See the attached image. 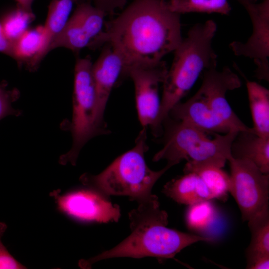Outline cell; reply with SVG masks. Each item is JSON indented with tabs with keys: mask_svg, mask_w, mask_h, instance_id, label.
<instances>
[{
	"mask_svg": "<svg viewBox=\"0 0 269 269\" xmlns=\"http://www.w3.org/2000/svg\"><path fill=\"white\" fill-rule=\"evenodd\" d=\"M180 14L171 11L165 0H132L116 18L105 23L91 48L106 43L122 56L126 70L156 64L181 43Z\"/></svg>",
	"mask_w": 269,
	"mask_h": 269,
	"instance_id": "6da1fadb",
	"label": "cell"
},
{
	"mask_svg": "<svg viewBox=\"0 0 269 269\" xmlns=\"http://www.w3.org/2000/svg\"><path fill=\"white\" fill-rule=\"evenodd\" d=\"M129 218L131 234L112 249L80 260L81 268L90 269L97 262L115 258L171 259L190 245L212 240L167 227L168 215L160 209L158 200L138 204L136 208L129 212Z\"/></svg>",
	"mask_w": 269,
	"mask_h": 269,
	"instance_id": "7a4b0ae2",
	"label": "cell"
},
{
	"mask_svg": "<svg viewBox=\"0 0 269 269\" xmlns=\"http://www.w3.org/2000/svg\"><path fill=\"white\" fill-rule=\"evenodd\" d=\"M216 30V23L212 19L196 23L174 51L172 63L162 83L160 109L152 128L154 134L161 132L162 123L171 110L188 93L204 71L217 65V56L212 45Z\"/></svg>",
	"mask_w": 269,
	"mask_h": 269,
	"instance_id": "3957f363",
	"label": "cell"
},
{
	"mask_svg": "<svg viewBox=\"0 0 269 269\" xmlns=\"http://www.w3.org/2000/svg\"><path fill=\"white\" fill-rule=\"evenodd\" d=\"M146 139V128L143 127L133 148L118 157L99 174L85 173L80 180L108 198L111 195L127 196L138 204L158 200L152 193V189L158 179L174 165L167 162L160 170L150 169L144 159L148 148Z\"/></svg>",
	"mask_w": 269,
	"mask_h": 269,
	"instance_id": "277c9868",
	"label": "cell"
},
{
	"mask_svg": "<svg viewBox=\"0 0 269 269\" xmlns=\"http://www.w3.org/2000/svg\"><path fill=\"white\" fill-rule=\"evenodd\" d=\"M165 131L162 148L153 161L165 159L174 165L182 160L190 163H209L223 167L232 157L231 145L238 132L215 134L209 138L203 131L168 117L163 122Z\"/></svg>",
	"mask_w": 269,
	"mask_h": 269,
	"instance_id": "5b68a950",
	"label": "cell"
},
{
	"mask_svg": "<svg viewBox=\"0 0 269 269\" xmlns=\"http://www.w3.org/2000/svg\"><path fill=\"white\" fill-rule=\"evenodd\" d=\"M89 58H78L74 69L73 113L69 126L73 143L70 150L61 156L59 162L75 165L84 145L97 135L106 134L96 121L97 96Z\"/></svg>",
	"mask_w": 269,
	"mask_h": 269,
	"instance_id": "8992f818",
	"label": "cell"
},
{
	"mask_svg": "<svg viewBox=\"0 0 269 269\" xmlns=\"http://www.w3.org/2000/svg\"><path fill=\"white\" fill-rule=\"evenodd\" d=\"M231 185L230 193L237 203L244 221L269 208V174L263 173L251 161L228 160Z\"/></svg>",
	"mask_w": 269,
	"mask_h": 269,
	"instance_id": "52a82bcc",
	"label": "cell"
},
{
	"mask_svg": "<svg viewBox=\"0 0 269 269\" xmlns=\"http://www.w3.org/2000/svg\"><path fill=\"white\" fill-rule=\"evenodd\" d=\"M247 11L253 25L252 35L246 42L234 41L229 44L234 54L253 60L257 66L255 77L269 81V0L257 3L238 1Z\"/></svg>",
	"mask_w": 269,
	"mask_h": 269,
	"instance_id": "ba28073f",
	"label": "cell"
},
{
	"mask_svg": "<svg viewBox=\"0 0 269 269\" xmlns=\"http://www.w3.org/2000/svg\"><path fill=\"white\" fill-rule=\"evenodd\" d=\"M217 65L207 69L202 73V84L198 91L204 97L213 112L230 131L252 132L234 113L228 103L226 94L241 86L238 76L229 67L218 71Z\"/></svg>",
	"mask_w": 269,
	"mask_h": 269,
	"instance_id": "9c48e42d",
	"label": "cell"
},
{
	"mask_svg": "<svg viewBox=\"0 0 269 269\" xmlns=\"http://www.w3.org/2000/svg\"><path fill=\"white\" fill-rule=\"evenodd\" d=\"M107 15L91 2H78L63 30L50 44L48 53L61 47L73 51L89 47L104 31Z\"/></svg>",
	"mask_w": 269,
	"mask_h": 269,
	"instance_id": "30bf717a",
	"label": "cell"
},
{
	"mask_svg": "<svg viewBox=\"0 0 269 269\" xmlns=\"http://www.w3.org/2000/svg\"><path fill=\"white\" fill-rule=\"evenodd\" d=\"M167 69L162 60L154 65L130 67L124 73V77H130L134 83L138 118L143 127L152 128L156 121L160 106L159 85Z\"/></svg>",
	"mask_w": 269,
	"mask_h": 269,
	"instance_id": "8fae6325",
	"label": "cell"
},
{
	"mask_svg": "<svg viewBox=\"0 0 269 269\" xmlns=\"http://www.w3.org/2000/svg\"><path fill=\"white\" fill-rule=\"evenodd\" d=\"M59 209L76 219L100 223L118 222L121 216L119 206L108 197L90 188L60 195L53 192Z\"/></svg>",
	"mask_w": 269,
	"mask_h": 269,
	"instance_id": "7c38bea8",
	"label": "cell"
},
{
	"mask_svg": "<svg viewBox=\"0 0 269 269\" xmlns=\"http://www.w3.org/2000/svg\"><path fill=\"white\" fill-rule=\"evenodd\" d=\"M125 63L121 55L109 44H105L100 56L92 66L95 86L97 106L96 121L98 127L106 134L104 121L106 107L111 91L119 78H122Z\"/></svg>",
	"mask_w": 269,
	"mask_h": 269,
	"instance_id": "4fadbf2b",
	"label": "cell"
},
{
	"mask_svg": "<svg viewBox=\"0 0 269 269\" xmlns=\"http://www.w3.org/2000/svg\"><path fill=\"white\" fill-rule=\"evenodd\" d=\"M172 119L188 123L208 134H226L230 131L211 110L198 91L184 103L175 105L169 112Z\"/></svg>",
	"mask_w": 269,
	"mask_h": 269,
	"instance_id": "5bb4252c",
	"label": "cell"
},
{
	"mask_svg": "<svg viewBox=\"0 0 269 269\" xmlns=\"http://www.w3.org/2000/svg\"><path fill=\"white\" fill-rule=\"evenodd\" d=\"M251 240L247 249V269L269 268V208L247 221Z\"/></svg>",
	"mask_w": 269,
	"mask_h": 269,
	"instance_id": "9a60e30c",
	"label": "cell"
},
{
	"mask_svg": "<svg viewBox=\"0 0 269 269\" xmlns=\"http://www.w3.org/2000/svg\"><path fill=\"white\" fill-rule=\"evenodd\" d=\"M233 158L247 159L263 173L269 174V137L252 132H239L231 145Z\"/></svg>",
	"mask_w": 269,
	"mask_h": 269,
	"instance_id": "2e32d148",
	"label": "cell"
},
{
	"mask_svg": "<svg viewBox=\"0 0 269 269\" xmlns=\"http://www.w3.org/2000/svg\"><path fill=\"white\" fill-rule=\"evenodd\" d=\"M162 192L178 203L187 205L213 199L205 183L194 172L184 173V175L168 182Z\"/></svg>",
	"mask_w": 269,
	"mask_h": 269,
	"instance_id": "e0dca14e",
	"label": "cell"
},
{
	"mask_svg": "<svg viewBox=\"0 0 269 269\" xmlns=\"http://www.w3.org/2000/svg\"><path fill=\"white\" fill-rule=\"evenodd\" d=\"M48 43L43 26L27 29L12 44V57L26 62L34 69L47 54Z\"/></svg>",
	"mask_w": 269,
	"mask_h": 269,
	"instance_id": "ac0fdd59",
	"label": "cell"
},
{
	"mask_svg": "<svg viewBox=\"0 0 269 269\" xmlns=\"http://www.w3.org/2000/svg\"><path fill=\"white\" fill-rule=\"evenodd\" d=\"M245 79L253 121L252 128L257 135L269 137V90L245 77Z\"/></svg>",
	"mask_w": 269,
	"mask_h": 269,
	"instance_id": "d6986e66",
	"label": "cell"
},
{
	"mask_svg": "<svg viewBox=\"0 0 269 269\" xmlns=\"http://www.w3.org/2000/svg\"><path fill=\"white\" fill-rule=\"evenodd\" d=\"M223 167L209 163H186L184 172H194L198 175L209 190L213 199L224 200L230 193V175Z\"/></svg>",
	"mask_w": 269,
	"mask_h": 269,
	"instance_id": "ffe728a7",
	"label": "cell"
},
{
	"mask_svg": "<svg viewBox=\"0 0 269 269\" xmlns=\"http://www.w3.org/2000/svg\"><path fill=\"white\" fill-rule=\"evenodd\" d=\"M79 0H52L48 6L47 16L43 26L48 48L51 41L63 30L69 20L75 4Z\"/></svg>",
	"mask_w": 269,
	"mask_h": 269,
	"instance_id": "44dd1931",
	"label": "cell"
},
{
	"mask_svg": "<svg viewBox=\"0 0 269 269\" xmlns=\"http://www.w3.org/2000/svg\"><path fill=\"white\" fill-rule=\"evenodd\" d=\"M168 8L181 15L190 12L230 14L232 8L228 0H166Z\"/></svg>",
	"mask_w": 269,
	"mask_h": 269,
	"instance_id": "7402d4cb",
	"label": "cell"
},
{
	"mask_svg": "<svg viewBox=\"0 0 269 269\" xmlns=\"http://www.w3.org/2000/svg\"><path fill=\"white\" fill-rule=\"evenodd\" d=\"M34 18V15L32 11L19 6L7 14L0 22L7 39L13 44L28 29V26Z\"/></svg>",
	"mask_w": 269,
	"mask_h": 269,
	"instance_id": "603a6c76",
	"label": "cell"
},
{
	"mask_svg": "<svg viewBox=\"0 0 269 269\" xmlns=\"http://www.w3.org/2000/svg\"><path fill=\"white\" fill-rule=\"evenodd\" d=\"M216 209L210 200H204L188 205L185 216L188 228L200 231L206 229L214 220Z\"/></svg>",
	"mask_w": 269,
	"mask_h": 269,
	"instance_id": "cb8c5ba5",
	"label": "cell"
},
{
	"mask_svg": "<svg viewBox=\"0 0 269 269\" xmlns=\"http://www.w3.org/2000/svg\"><path fill=\"white\" fill-rule=\"evenodd\" d=\"M18 98V93L14 90H7L0 86V120L9 116H19L20 112L12 107V104Z\"/></svg>",
	"mask_w": 269,
	"mask_h": 269,
	"instance_id": "d4e9b609",
	"label": "cell"
},
{
	"mask_svg": "<svg viewBox=\"0 0 269 269\" xmlns=\"http://www.w3.org/2000/svg\"><path fill=\"white\" fill-rule=\"evenodd\" d=\"M6 228L5 223L0 222V269H25L10 254L1 242V238Z\"/></svg>",
	"mask_w": 269,
	"mask_h": 269,
	"instance_id": "484cf974",
	"label": "cell"
},
{
	"mask_svg": "<svg viewBox=\"0 0 269 269\" xmlns=\"http://www.w3.org/2000/svg\"><path fill=\"white\" fill-rule=\"evenodd\" d=\"M95 6L105 12L107 15L116 10H123L130 0H90Z\"/></svg>",
	"mask_w": 269,
	"mask_h": 269,
	"instance_id": "4316f807",
	"label": "cell"
},
{
	"mask_svg": "<svg viewBox=\"0 0 269 269\" xmlns=\"http://www.w3.org/2000/svg\"><path fill=\"white\" fill-rule=\"evenodd\" d=\"M12 43L5 36L0 22V52L12 56Z\"/></svg>",
	"mask_w": 269,
	"mask_h": 269,
	"instance_id": "83f0119b",
	"label": "cell"
},
{
	"mask_svg": "<svg viewBox=\"0 0 269 269\" xmlns=\"http://www.w3.org/2000/svg\"><path fill=\"white\" fill-rule=\"evenodd\" d=\"M18 6L27 10L32 11L31 6L34 0H15Z\"/></svg>",
	"mask_w": 269,
	"mask_h": 269,
	"instance_id": "f1b7e54d",
	"label": "cell"
},
{
	"mask_svg": "<svg viewBox=\"0 0 269 269\" xmlns=\"http://www.w3.org/2000/svg\"><path fill=\"white\" fill-rule=\"evenodd\" d=\"M237 1H239V0H237ZM254 0L255 1V0Z\"/></svg>",
	"mask_w": 269,
	"mask_h": 269,
	"instance_id": "f546056e",
	"label": "cell"
},
{
	"mask_svg": "<svg viewBox=\"0 0 269 269\" xmlns=\"http://www.w3.org/2000/svg\"></svg>",
	"mask_w": 269,
	"mask_h": 269,
	"instance_id": "4dcf8cb0",
	"label": "cell"
}]
</instances>
